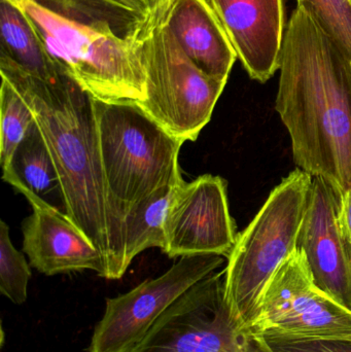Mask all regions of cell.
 Returning <instances> with one entry per match:
<instances>
[{"instance_id":"6da1fadb","label":"cell","mask_w":351,"mask_h":352,"mask_svg":"<svg viewBox=\"0 0 351 352\" xmlns=\"http://www.w3.org/2000/svg\"><path fill=\"white\" fill-rule=\"evenodd\" d=\"M275 109L298 168L351 186V61L298 3L286 25Z\"/></svg>"},{"instance_id":"7a4b0ae2","label":"cell","mask_w":351,"mask_h":352,"mask_svg":"<svg viewBox=\"0 0 351 352\" xmlns=\"http://www.w3.org/2000/svg\"><path fill=\"white\" fill-rule=\"evenodd\" d=\"M30 21L53 59L94 98L146 99V45L172 3L128 0H8Z\"/></svg>"},{"instance_id":"3957f363","label":"cell","mask_w":351,"mask_h":352,"mask_svg":"<svg viewBox=\"0 0 351 352\" xmlns=\"http://www.w3.org/2000/svg\"><path fill=\"white\" fill-rule=\"evenodd\" d=\"M0 74L32 109L57 173L66 215L99 250L106 269L109 212L92 95L65 70L47 82L1 53Z\"/></svg>"},{"instance_id":"277c9868","label":"cell","mask_w":351,"mask_h":352,"mask_svg":"<svg viewBox=\"0 0 351 352\" xmlns=\"http://www.w3.org/2000/svg\"><path fill=\"white\" fill-rule=\"evenodd\" d=\"M109 212V254L104 278L125 274L128 217L157 190L183 179L179 155L185 142L171 135L134 101L93 97Z\"/></svg>"},{"instance_id":"5b68a950","label":"cell","mask_w":351,"mask_h":352,"mask_svg":"<svg viewBox=\"0 0 351 352\" xmlns=\"http://www.w3.org/2000/svg\"><path fill=\"white\" fill-rule=\"evenodd\" d=\"M313 177L297 168L270 192L238 234L225 269V297L233 316L249 328L274 273L296 250Z\"/></svg>"},{"instance_id":"8992f818","label":"cell","mask_w":351,"mask_h":352,"mask_svg":"<svg viewBox=\"0 0 351 352\" xmlns=\"http://www.w3.org/2000/svg\"><path fill=\"white\" fill-rule=\"evenodd\" d=\"M146 99L138 104L171 135L195 142L210 123L227 82L210 78L188 58L166 16L146 43Z\"/></svg>"},{"instance_id":"52a82bcc","label":"cell","mask_w":351,"mask_h":352,"mask_svg":"<svg viewBox=\"0 0 351 352\" xmlns=\"http://www.w3.org/2000/svg\"><path fill=\"white\" fill-rule=\"evenodd\" d=\"M132 352H274L233 316L225 270L212 272L179 297Z\"/></svg>"},{"instance_id":"ba28073f","label":"cell","mask_w":351,"mask_h":352,"mask_svg":"<svg viewBox=\"0 0 351 352\" xmlns=\"http://www.w3.org/2000/svg\"><path fill=\"white\" fill-rule=\"evenodd\" d=\"M247 330L259 336L351 341V311L315 285L297 248L266 285Z\"/></svg>"},{"instance_id":"9c48e42d","label":"cell","mask_w":351,"mask_h":352,"mask_svg":"<svg viewBox=\"0 0 351 352\" xmlns=\"http://www.w3.org/2000/svg\"><path fill=\"white\" fill-rule=\"evenodd\" d=\"M224 263V256L216 254L183 256L158 278L107 299L88 352L133 351L179 297Z\"/></svg>"},{"instance_id":"30bf717a","label":"cell","mask_w":351,"mask_h":352,"mask_svg":"<svg viewBox=\"0 0 351 352\" xmlns=\"http://www.w3.org/2000/svg\"><path fill=\"white\" fill-rule=\"evenodd\" d=\"M237 238L224 178L204 175L175 184L165 221L164 254L172 258L198 254L228 258Z\"/></svg>"},{"instance_id":"8fae6325","label":"cell","mask_w":351,"mask_h":352,"mask_svg":"<svg viewBox=\"0 0 351 352\" xmlns=\"http://www.w3.org/2000/svg\"><path fill=\"white\" fill-rule=\"evenodd\" d=\"M297 248L304 252L315 285L351 311V252L340 228L338 197L313 177Z\"/></svg>"},{"instance_id":"7c38bea8","label":"cell","mask_w":351,"mask_h":352,"mask_svg":"<svg viewBox=\"0 0 351 352\" xmlns=\"http://www.w3.org/2000/svg\"><path fill=\"white\" fill-rule=\"evenodd\" d=\"M249 78L265 84L280 70L284 0H208Z\"/></svg>"},{"instance_id":"4fadbf2b","label":"cell","mask_w":351,"mask_h":352,"mask_svg":"<svg viewBox=\"0 0 351 352\" xmlns=\"http://www.w3.org/2000/svg\"><path fill=\"white\" fill-rule=\"evenodd\" d=\"M26 199L33 212L23 223V252L31 267L47 276L82 270L104 276L100 252L66 213L36 195Z\"/></svg>"},{"instance_id":"5bb4252c","label":"cell","mask_w":351,"mask_h":352,"mask_svg":"<svg viewBox=\"0 0 351 352\" xmlns=\"http://www.w3.org/2000/svg\"><path fill=\"white\" fill-rule=\"evenodd\" d=\"M166 25L183 53L201 72L228 82L238 58L208 0H174Z\"/></svg>"},{"instance_id":"9a60e30c","label":"cell","mask_w":351,"mask_h":352,"mask_svg":"<svg viewBox=\"0 0 351 352\" xmlns=\"http://www.w3.org/2000/svg\"><path fill=\"white\" fill-rule=\"evenodd\" d=\"M0 53L41 80H55L63 68L53 59L30 21L8 0H0Z\"/></svg>"},{"instance_id":"2e32d148","label":"cell","mask_w":351,"mask_h":352,"mask_svg":"<svg viewBox=\"0 0 351 352\" xmlns=\"http://www.w3.org/2000/svg\"><path fill=\"white\" fill-rule=\"evenodd\" d=\"M2 179L25 197L36 195L43 198L59 188L53 160L35 120L16 148L10 168L2 173Z\"/></svg>"},{"instance_id":"e0dca14e","label":"cell","mask_w":351,"mask_h":352,"mask_svg":"<svg viewBox=\"0 0 351 352\" xmlns=\"http://www.w3.org/2000/svg\"><path fill=\"white\" fill-rule=\"evenodd\" d=\"M175 186V184H174ZM174 186H167L157 190L142 203L126 221L125 266L148 248L165 246V221Z\"/></svg>"},{"instance_id":"ac0fdd59","label":"cell","mask_w":351,"mask_h":352,"mask_svg":"<svg viewBox=\"0 0 351 352\" xmlns=\"http://www.w3.org/2000/svg\"><path fill=\"white\" fill-rule=\"evenodd\" d=\"M34 123V115L18 89L1 76L0 89V164L2 173L12 164L16 148Z\"/></svg>"},{"instance_id":"d6986e66","label":"cell","mask_w":351,"mask_h":352,"mask_svg":"<svg viewBox=\"0 0 351 352\" xmlns=\"http://www.w3.org/2000/svg\"><path fill=\"white\" fill-rule=\"evenodd\" d=\"M31 269L24 254L16 250L10 237V228L0 221V292L16 305L25 303Z\"/></svg>"},{"instance_id":"ffe728a7","label":"cell","mask_w":351,"mask_h":352,"mask_svg":"<svg viewBox=\"0 0 351 352\" xmlns=\"http://www.w3.org/2000/svg\"><path fill=\"white\" fill-rule=\"evenodd\" d=\"M351 61V0H297Z\"/></svg>"},{"instance_id":"44dd1931","label":"cell","mask_w":351,"mask_h":352,"mask_svg":"<svg viewBox=\"0 0 351 352\" xmlns=\"http://www.w3.org/2000/svg\"><path fill=\"white\" fill-rule=\"evenodd\" d=\"M274 352H351V341L308 340L280 336H262Z\"/></svg>"},{"instance_id":"7402d4cb","label":"cell","mask_w":351,"mask_h":352,"mask_svg":"<svg viewBox=\"0 0 351 352\" xmlns=\"http://www.w3.org/2000/svg\"><path fill=\"white\" fill-rule=\"evenodd\" d=\"M337 197L340 228L351 252V186Z\"/></svg>"},{"instance_id":"603a6c76","label":"cell","mask_w":351,"mask_h":352,"mask_svg":"<svg viewBox=\"0 0 351 352\" xmlns=\"http://www.w3.org/2000/svg\"><path fill=\"white\" fill-rule=\"evenodd\" d=\"M128 1L140 4V6H146V8H159L167 6V4L172 3L174 0H128Z\"/></svg>"}]
</instances>
